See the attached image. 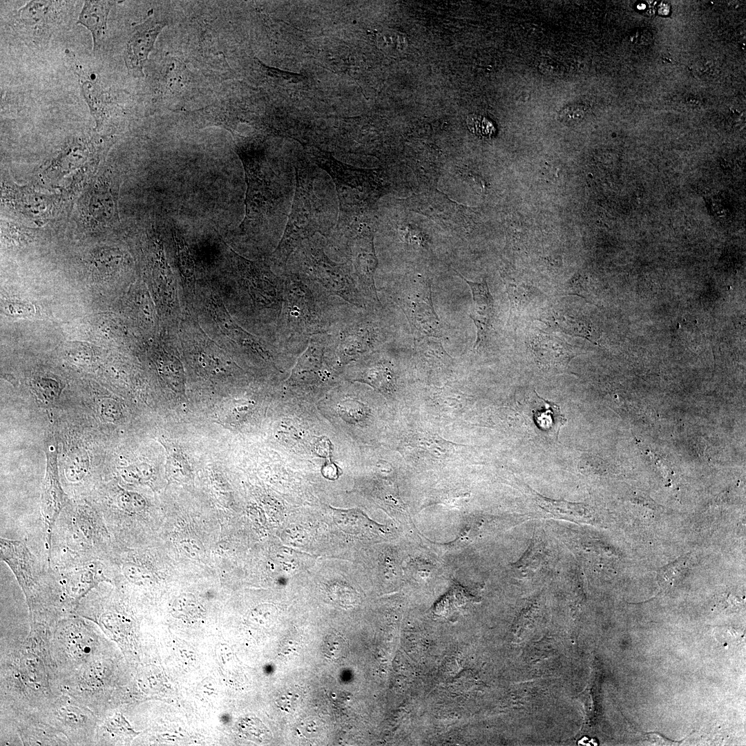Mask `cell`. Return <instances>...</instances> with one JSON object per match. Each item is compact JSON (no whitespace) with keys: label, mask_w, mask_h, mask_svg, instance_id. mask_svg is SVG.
Masks as SVG:
<instances>
[{"label":"cell","mask_w":746,"mask_h":746,"mask_svg":"<svg viewBox=\"0 0 746 746\" xmlns=\"http://www.w3.org/2000/svg\"><path fill=\"white\" fill-rule=\"evenodd\" d=\"M296 184L291 211L283 236L274 251L286 263L293 251L306 238L328 230L325 207L314 191V169L305 162L297 164Z\"/></svg>","instance_id":"cell-1"},{"label":"cell","mask_w":746,"mask_h":746,"mask_svg":"<svg viewBox=\"0 0 746 746\" xmlns=\"http://www.w3.org/2000/svg\"><path fill=\"white\" fill-rule=\"evenodd\" d=\"M310 151L316 164L329 174L335 184L339 201V223L359 204L363 189L374 186V180L371 175L336 160L327 151L315 146Z\"/></svg>","instance_id":"cell-2"},{"label":"cell","mask_w":746,"mask_h":746,"mask_svg":"<svg viewBox=\"0 0 746 746\" xmlns=\"http://www.w3.org/2000/svg\"><path fill=\"white\" fill-rule=\"evenodd\" d=\"M287 329L291 334L314 335L323 333V321L317 312L312 291L296 278H289L283 288Z\"/></svg>","instance_id":"cell-3"},{"label":"cell","mask_w":746,"mask_h":746,"mask_svg":"<svg viewBox=\"0 0 746 746\" xmlns=\"http://www.w3.org/2000/svg\"><path fill=\"white\" fill-rule=\"evenodd\" d=\"M1 559L12 571L23 589L30 611L44 608L41 598V577L35 557L20 541L0 539Z\"/></svg>","instance_id":"cell-4"},{"label":"cell","mask_w":746,"mask_h":746,"mask_svg":"<svg viewBox=\"0 0 746 746\" xmlns=\"http://www.w3.org/2000/svg\"><path fill=\"white\" fill-rule=\"evenodd\" d=\"M400 291L399 304L415 334L427 339L439 338L441 325L432 305L431 285L423 283L403 285Z\"/></svg>","instance_id":"cell-5"},{"label":"cell","mask_w":746,"mask_h":746,"mask_svg":"<svg viewBox=\"0 0 746 746\" xmlns=\"http://www.w3.org/2000/svg\"><path fill=\"white\" fill-rule=\"evenodd\" d=\"M309 267L311 277L330 294L339 296L356 307H363V300L356 285L343 264L333 265L323 252H317L309 257Z\"/></svg>","instance_id":"cell-6"},{"label":"cell","mask_w":746,"mask_h":746,"mask_svg":"<svg viewBox=\"0 0 746 746\" xmlns=\"http://www.w3.org/2000/svg\"><path fill=\"white\" fill-rule=\"evenodd\" d=\"M238 154L244 166L247 186L245 216L240 224V227L244 228L266 213L271 207L274 197L261 170L259 159L241 149L238 151Z\"/></svg>","instance_id":"cell-7"},{"label":"cell","mask_w":746,"mask_h":746,"mask_svg":"<svg viewBox=\"0 0 746 746\" xmlns=\"http://www.w3.org/2000/svg\"><path fill=\"white\" fill-rule=\"evenodd\" d=\"M532 348L540 367L558 372L564 370L571 359L577 356L575 347L542 331L534 336Z\"/></svg>","instance_id":"cell-8"},{"label":"cell","mask_w":746,"mask_h":746,"mask_svg":"<svg viewBox=\"0 0 746 746\" xmlns=\"http://www.w3.org/2000/svg\"><path fill=\"white\" fill-rule=\"evenodd\" d=\"M165 26L163 21L149 19L135 27L126 44L124 53L125 63L129 70L143 74V66L153 48L157 35Z\"/></svg>","instance_id":"cell-9"},{"label":"cell","mask_w":746,"mask_h":746,"mask_svg":"<svg viewBox=\"0 0 746 746\" xmlns=\"http://www.w3.org/2000/svg\"><path fill=\"white\" fill-rule=\"evenodd\" d=\"M237 260L240 274L248 285L251 286L253 294L258 300L265 303H274L283 297V288L279 287L276 278L264 266L251 262L239 256L233 251Z\"/></svg>","instance_id":"cell-10"},{"label":"cell","mask_w":746,"mask_h":746,"mask_svg":"<svg viewBox=\"0 0 746 746\" xmlns=\"http://www.w3.org/2000/svg\"><path fill=\"white\" fill-rule=\"evenodd\" d=\"M379 342V334L373 325L356 323L341 329L337 352L341 359L347 362L370 350Z\"/></svg>","instance_id":"cell-11"},{"label":"cell","mask_w":746,"mask_h":746,"mask_svg":"<svg viewBox=\"0 0 746 746\" xmlns=\"http://www.w3.org/2000/svg\"><path fill=\"white\" fill-rule=\"evenodd\" d=\"M457 274L468 284L472 292L473 308L470 317L477 328V339L474 346L477 347L484 343L491 327L494 314L493 298L486 279L479 283L472 282L467 280L459 272Z\"/></svg>","instance_id":"cell-12"},{"label":"cell","mask_w":746,"mask_h":746,"mask_svg":"<svg viewBox=\"0 0 746 746\" xmlns=\"http://www.w3.org/2000/svg\"><path fill=\"white\" fill-rule=\"evenodd\" d=\"M52 710L54 725L72 737H86L93 731L95 718L82 706L61 702Z\"/></svg>","instance_id":"cell-13"},{"label":"cell","mask_w":746,"mask_h":746,"mask_svg":"<svg viewBox=\"0 0 746 746\" xmlns=\"http://www.w3.org/2000/svg\"><path fill=\"white\" fill-rule=\"evenodd\" d=\"M59 1H30L14 16L15 23L20 32L26 35H42V30H48L46 24L52 23L48 19L55 17L54 8Z\"/></svg>","instance_id":"cell-14"},{"label":"cell","mask_w":746,"mask_h":746,"mask_svg":"<svg viewBox=\"0 0 746 746\" xmlns=\"http://www.w3.org/2000/svg\"><path fill=\"white\" fill-rule=\"evenodd\" d=\"M354 267L358 276L359 289L370 300L380 303L374 283L377 259L372 240L358 242L354 251Z\"/></svg>","instance_id":"cell-15"},{"label":"cell","mask_w":746,"mask_h":746,"mask_svg":"<svg viewBox=\"0 0 746 746\" xmlns=\"http://www.w3.org/2000/svg\"><path fill=\"white\" fill-rule=\"evenodd\" d=\"M114 3L109 1H84L77 23L84 26L90 31L94 49L99 48L104 40L108 15Z\"/></svg>","instance_id":"cell-16"},{"label":"cell","mask_w":746,"mask_h":746,"mask_svg":"<svg viewBox=\"0 0 746 746\" xmlns=\"http://www.w3.org/2000/svg\"><path fill=\"white\" fill-rule=\"evenodd\" d=\"M534 395L530 403L533 423L542 433L557 438L561 427L566 422L565 417L557 405L539 397L535 391Z\"/></svg>","instance_id":"cell-17"},{"label":"cell","mask_w":746,"mask_h":746,"mask_svg":"<svg viewBox=\"0 0 746 746\" xmlns=\"http://www.w3.org/2000/svg\"><path fill=\"white\" fill-rule=\"evenodd\" d=\"M474 598L461 585L454 584L435 604L433 612L438 616L454 621L467 605L473 601Z\"/></svg>","instance_id":"cell-18"},{"label":"cell","mask_w":746,"mask_h":746,"mask_svg":"<svg viewBox=\"0 0 746 746\" xmlns=\"http://www.w3.org/2000/svg\"><path fill=\"white\" fill-rule=\"evenodd\" d=\"M551 327L566 334L580 336L593 341L596 339L592 326L582 317L564 312H553L546 318Z\"/></svg>","instance_id":"cell-19"},{"label":"cell","mask_w":746,"mask_h":746,"mask_svg":"<svg viewBox=\"0 0 746 746\" xmlns=\"http://www.w3.org/2000/svg\"><path fill=\"white\" fill-rule=\"evenodd\" d=\"M360 381L386 394H391L394 390L393 371L385 363H379L366 369Z\"/></svg>","instance_id":"cell-20"},{"label":"cell","mask_w":746,"mask_h":746,"mask_svg":"<svg viewBox=\"0 0 746 746\" xmlns=\"http://www.w3.org/2000/svg\"><path fill=\"white\" fill-rule=\"evenodd\" d=\"M218 320L223 327L228 335L237 343L260 353L266 354V350L263 348L260 342L253 336L244 331L235 324L227 314L221 311V307L218 306L215 309Z\"/></svg>","instance_id":"cell-21"},{"label":"cell","mask_w":746,"mask_h":746,"mask_svg":"<svg viewBox=\"0 0 746 746\" xmlns=\"http://www.w3.org/2000/svg\"><path fill=\"white\" fill-rule=\"evenodd\" d=\"M103 580L97 576V571L90 568H84L71 575L68 579L66 589L74 599H79L94 586L98 581Z\"/></svg>","instance_id":"cell-22"},{"label":"cell","mask_w":746,"mask_h":746,"mask_svg":"<svg viewBox=\"0 0 746 746\" xmlns=\"http://www.w3.org/2000/svg\"><path fill=\"white\" fill-rule=\"evenodd\" d=\"M537 497L539 506L553 514L573 520L582 519L584 516L583 508L577 504L551 500L539 495Z\"/></svg>","instance_id":"cell-23"},{"label":"cell","mask_w":746,"mask_h":746,"mask_svg":"<svg viewBox=\"0 0 746 746\" xmlns=\"http://www.w3.org/2000/svg\"><path fill=\"white\" fill-rule=\"evenodd\" d=\"M172 234L176 245L179 268L184 276L190 278L193 276L194 271L193 257L184 238L180 235L176 229H173Z\"/></svg>","instance_id":"cell-24"},{"label":"cell","mask_w":746,"mask_h":746,"mask_svg":"<svg viewBox=\"0 0 746 746\" xmlns=\"http://www.w3.org/2000/svg\"><path fill=\"white\" fill-rule=\"evenodd\" d=\"M345 649V642L338 633L327 634L323 642V652L329 659L338 660L343 657Z\"/></svg>","instance_id":"cell-25"},{"label":"cell","mask_w":746,"mask_h":746,"mask_svg":"<svg viewBox=\"0 0 746 746\" xmlns=\"http://www.w3.org/2000/svg\"><path fill=\"white\" fill-rule=\"evenodd\" d=\"M117 501L122 509L132 513L142 511L146 505L142 497L131 492H124L118 497Z\"/></svg>","instance_id":"cell-26"},{"label":"cell","mask_w":746,"mask_h":746,"mask_svg":"<svg viewBox=\"0 0 746 746\" xmlns=\"http://www.w3.org/2000/svg\"><path fill=\"white\" fill-rule=\"evenodd\" d=\"M469 128L477 135L488 137L494 133L495 128L492 122L479 115H472L468 119Z\"/></svg>","instance_id":"cell-27"},{"label":"cell","mask_w":746,"mask_h":746,"mask_svg":"<svg viewBox=\"0 0 746 746\" xmlns=\"http://www.w3.org/2000/svg\"><path fill=\"white\" fill-rule=\"evenodd\" d=\"M258 62L260 63L261 68L264 70L265 73L271 77L285 79L296 84L302 82L305 79V77L301 74L285 71L278 68L269 67L265 65L260 61H258Z\"/></svg>","instance_id":"cell-28"},{"label":"cell","mask_w":746,"mask_h":746,"mask_svg":"<svg viewBox=\"0 0 746 746\" xmlns=\"http://www.w3.org/2000/svg\"><path fill=\"white\" fill-rule=\"evenodd\" d=\"M341 409L343 414H347V417L356 421H361V419H364L367 413L365 407L356 401L343 402Z\"/></svg>","instance_id":"cell-29"},{"label":"cell","mask_w":746,"mask_h":746,"mask_svg":"<svg viewBox=\"0 0 746 746\" xmlns=\"http://www.w3.org/2000/svg\"><path fill=\"white\" fill-rule=\"evenodd\" d=\"M182 551L190 558L200 560L204 555L202 546L193 539H184L180 542Z\"/></svg>","instance_id":"cell-30"},{"label":"cell","mask_w":746,"mask_h":746,"mask_svg":"<svg viewBox=\"0 0 746 746\" xmlns=\"http://www.w3.org/2000/svg\"><path fill=\"white\" fill-rule=\"evenodd\" d=\"M125 577L133 582H146L150 575L146 570L133 564H126L123 568Z\"/></svg>","instance_id":"cell-31"},{"label":"cell","mask_w":746,"mask_h":746,"mask_svg":"<svg viewBox=\"0 0 746 746\" xmlns=\"http://www.w3.org/2000/svg\"><path fill=\"white\" fill-rule=\"evenodd\" d=\"M584 115V112L582 108L577 106H569L564 108L561 113V119L564 122L575 123L578 120H580Z\"/></svg>","instance_id":"cell-32"},{"label":"cell","mask_w":746,"mask_h":746,"mask_svg":"<svg viewBox=\"0 0 746 746\" xmlns=\"http://www.w3.org/2000/svg\"><path fill=\"white\" fill-rule=\"evenodd\" d=\"M319 722L315 720L307 719L303 722L301 729L305 736H315L319 729Z\"/></svg>","instance_id":"cell-33"}]
</instances>
